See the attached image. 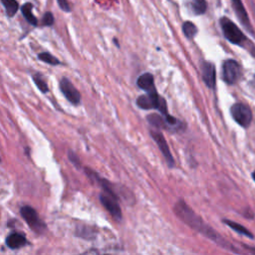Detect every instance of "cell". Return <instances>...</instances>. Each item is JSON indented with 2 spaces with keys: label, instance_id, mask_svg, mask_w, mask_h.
I'll list each match as a JSON object with an SVG mask.
<instances>
[{
  "label": "cell",
  "instance_id": "1",
  "mask_svg": "<svg viewBox=\"0 0 255 255\" xmlns=\"http://www.w3.org/2000/svg\"><path fill=\"white\" fill-rule=\"evenodd\" d=\"M174 211L177 214V216L183 221L185 222L187 225H189L191 228H193L194 230L198 231L199 233H201L202 235H204L205 237L209 238L210 240H212L213 242H215L216 244L220 245L223 248L232 250L234 252H237L235 249H233L232 245H230L228 242H226L224 240V238H222L219 234H217L215 232V230H213L211 227H209L208 225H206L202 219L192 210L190 209V207L182 200H179L175 205H174Z\"/></svg>",
  "mask_w": 255,
  "mask_h": 255
},
{
  "label": "cell",
  "instance_id": "2",
  "mask_svg": "<svg viewBox=\"0 0 255 255\" xmlns=\"http://www.w3.org/2000/svg\"><path fill=\"white\" fill-rule=\"evenodd\" d=\"M136 105L143 110H151L155 109L157 110L163 117H166L169 115L167 113L166 108V102L165 100L160 97L156 91L149 92L146 95H141L136 99Z\"/></svg>",
  "mask_w": 255,
  "mask_h": 255
},
{
  "label": "cell",
  "instance_id": "3",
  "mask_svg": "<svg viewBox=\"0 0 255 255\" xmlns=\"http://www.w3.org/2000/svg\"><path fill=\"white\" fill-rule=\"evenodd\" d=\"M20 213L32 230H34L38 234H42L45 232L47 227L45 223L40 219L36 210L33 207L25 205L20 209Z\"/></svg>",
  "mask_w": 255,
  "mask_h": 255
},
{
  "label": "cell",
  "instance_id": "4",
  "mask_svg": "<svg viewBox=\"0 0 255 255\" xmlns=\"http://www.w3.org/2000/svg\"><path fill=\"white\" fill-rule=\"evenodd\" d=\"M220 25L222 28V32L224 34V37L231 43L240 45L244 40L245 37L241 30L228 18H221Z\"/></svg>",
  "mask_w": 255,
  "mask_h": 255
},
{
  "label": "cell",
  "instance_id": "5",
  "mask_svg": "<svg viewBox=\"0 0 255 255\" xmlns=\"http://www.w3.org/2000/svg\"><path fill=\"white\" fill-rule=\"evenodd\" d=\"M231 116L235 122L243 128L249 127L252 121V113L244 104H235L231 107Z\"/></svg>",
  "mask_w": 255,
  "mask_h": 255
},
{
  "label": "cell",
  "instance_id": "6",
  "mask_svg": "<svg viewBox=\"0 0 255 255\" xmlns=\"http://www.w3.org/2000/svg\"><path fill=\"white\" fill-rule=\"evenodd\" d=\"M240 76V67L234 60H227L222 66V78L227 84H234Z\"/></svg>",
  "mask_w": 255,
  "mask_h": 255
},
{
  "label": "cell",
  "instance_id": "7",
  "mask_svg": "<svg viewBox=\"0 0 255 255\" xmlns=\"http://www.w3.org/2000/svg\"><path fill=\"white\" fill-rule=\"evenodd\" d=\"M150 135L151 137L154 139V141L157 143V146L158 148L160 149L162 155L164 156L165 160H166V163L167 165L171 168L174 166V159L172 157V154L170 152V149H169V146L164 138V136L162 135L161 132L159 131H156V130H151L150 131Z\"/></svg>",
  "mask_w": 255,
  "mask_h": 255
},
{
  "label": "cell",
  "instance_id": "8",
  "mask_svg": "<svg viewBox=\"0 0 255 255\" xmlns=\"http://www.w3.org/2000/svg\"><path fill=\"white\" fill-rule=\"evenodd\" d=\"M60 89L65 98L72 104L78 105L81 102V95L79 91L75 88V86L67 79L62 78L60 81Z\"/></svg>",
  "mask_w": 255,
  "mask_h": 255
},
{
  "label": "cell",
  "instance_id": "9",
  "mask_svg": "<svg viewBox=\"0 0 255 255\" xmlns=\"http://www.w3.org/2000/svg\"><path fill=\"white\" fill-rule=\"evenodd\" d=\"M117 200H118L117 198L113 197L110 194L102 193L100 195V201L104 205V207L110 212V214L116 220H121L122 219V210H121V207Z\"/></svg>",
  "mask_w": 255,
  "mask_h": 255
},
{
  "label": "cell",
  "instance_id": "10",
  "mask_svg": "<svg viewBox=\"0 0 255 255\" xmlns=\"http://www.w3.org/2000/svg\"><path fill=\"white\" fill-rule=\"evenodd\" d=\"M202 79L205 85L213 89L215 86V67L210 62H204L202 65Z\"/></svg>",
  "mask_w": 255,
  "mask_h": 255
},
{
  "label": "cell",
  "instance_id": "11",
  "mask_svg": "<svg viewBox=\"0 0 255 255\" xmlns=\"http://www.w3.org/2000/svg\"><path fill=\"white\" fill-rule=\"evenodd\" d=\"M232 1V5H233V8L236 12V15L237 17L239 18L240 22L246 27V29L248 31H252L251 29V25H250V22H249V18H248V15H247V12L242 4V1L241 0H231Z\"/></svg>",
  "mask_w": 255,
  "mask_h": 255
},
{
  "label": "cell",
  "instance_id": "12",
  "mask_svg": "<svg viewBox=\"0 0 255 255\" xmlns=\"http://www.w3.org/2000/svg\"><path fill=\"white\" fill-rule=\"evenodd\" d=\"M136 85L138 88H140L141 90H144L146 93L156 91L154 88L153 76L150 73H144V74L140 75L137 78Z\"/></svg>",
  "mask_w": 255,
  "mask_h": 255
},
{
  "label": "cell",
  "instance_id": "13",
  "mask_svg": "<svg viewBox=\"0 0 255 255\" xmlns=\"http://www.w3.org/2000/svg\"><path fill=\"white\" fill-rule=\"evenodd\" d=\"M6 244L10 249H18L27 244V239L23 234L14 232L7 237Z\"/></svg>",
  "mask_w": 255,
  "mask_h": 255
},
{
  "label": "cell",
  "instance_id": "14",
  "mask_svg": "<svg viewBox=\"0 0 255 255\" xmlns=\"http://www.w3.org/2000/svg\"><path fill=\"white\" fill-rule=\"evenodd\" d=\"M32 9H33V4L30 3V2L25 3V4L21 7L22 14H23V16L25 17V19L27 20V22L30 23V24L33 25V26H37V25H38V20H37V18L34 16V14H33V12H32Z\"/></svg>",
  "mask_w": 255,
  "mask_h": 255
},
{
  "label": "cell",
  "instance_id": "15",
  "mask_svg": "<svg viewBox=\"0 0 255 255\" xmlns=\"http://www.w3.org/2000/svg\"><path fill=\"white\" fill-rule=\"evenodd\" d=\"M147 122L156 128H168V124L165 121L164 117L159 116L158 114H151L147 116Z\"/></svg>",
  "mask_w": 255,
  "mask_h": 255
},
{
  "label": "cell",
  "instance_id": "16",
  "mask_svg": "<svg viewBox=\"0 0 255 255\" xmlns=\"http://www.w3.org/2000/svg\"><path fill=\"white\" fill-rule=\"evenodd\" d=\"M1 3L5 8L8 17H13L19 8L18 2L16 0H1Z\"/></svg>",
  "mask_w": 255,
  "mask_h": 255
},
{
  "label": "cell",
  "instance_id": "17",
  "mask_svg": "<svg viewBox=\"0 0 255 255\" xmlns=\"http://www.w3.org/2000/svg\"><path fill=\"white\" fill-rule=\"evenodd\" d=\"M223 221H224V223H225L226 225H228L230 228H232L233 230H235L237 233L242 234V235H244V236H247V237H249V238H252V237H253L252 233H250L244 226L240 225L239 223H236V222L231 221V220H226V219L223 220Z\"/></svg>",
  "mask_w": 255,
  "mask_h": 255
},
{
  "label": "cell",
  "instance_id": "18",
  "mask_svg": "<svg viewBox=\"0 0 255 255\" xmlns=\"http://www.w3.org/2000/svg\"><path fill=\"white\" fill-rule=\"evenodd\" d=\"M182 32L187 39H192L197 33V28L192 22L185 21L182 24Z\"/></svg>",
  "mask_w": 255,
  "mask_h": 255
},
{
  "label": "cell",
  "instance_id": "19",
  "mask_svg": "<svg viewBox=\"0 0 255 255\" xmlns=\"http://www.w3.org/2000/svg\"><path fill=\"white\" fill-rule=\"evenodd\" d=\"M207 4L205 0H191V9L196 15H201L205 13Z\"/></svg>",
  "mask_w": 255,
  "mask_h": 255
},
{
  "label": "cell",
  "instance_id": "20",
  "mask_svg": "<svg viewBox=\"0 0 255 255\" xmlns=\"http://www.w3.org/2000/svg\"><path fill=\"white\" fill-rule=\"evenodd\" d=\"M33 81L35 83V85L38 87V89L42 92V93H47L49 91L48 89V85L46 83V81L44 80L43 76L41 74H34L32 76Z\"/></svg>",
  "mask_w": 255,
  "mask_h": 255
},
{
  "label": "cell",
  "instance_id": "21",
  "mask_svg": "<svg viewBox=\"0 0 255 255\" xmlns=\"http://www.w3.org/2000/svg\"><path fill=\"white\" fill-rule=\"evenodd\" d=\"M38 58H39V60H41L47 64H50V65H59L60 64V61L48 52L40 53L38 55Z\"/></svg>",
  "mask_w": 255,
  "mask_h": 255
},
{
  "label": "cell",
  "instance_id": "22",
  "mask_svg": "<svg viewBox=\"0 0 255 255\" xmlns=\"http://www.w3.org/2000/svg\"><path fill=\"white\" fill-rule=\"evenodd\" d=\"M54 24V16L51 12H46L42 18V25L52 26Z\"/></svg>",
  "mask_w": 255,
  "mask_h": 255
},
{
  "label": "cell",
  "instance_id": "23",
  "mask_svg": "<svg viewBox=\"0 0 255 255\" xmlns=\"http://www.w3.org/2000/svg\"><path fill=\"white\" fill-rule=\"evenodd\" d=\"M59 7L64 11V12H70L71 11V7L68 3L67 0H57Z\"/></svg>",
  "mask_w": 255,
  "mask_h": 255
},
{
  "label": "cell",
  "instance_id": "24",
  "mask_svg": "<svg viewBox=\"0 0 255 255\" xmlns=\"http://www.w3.org/2000/svg\"><path fill=\"white\" fill-rule=\"evenodd\" d=\"M69 158H70L71 162H73L74 165H76L78 168L81 166V162H80V160L78 159V157L76 156V154L74 152H72V151L69 152Z\"/></svg>",
  "mask_w": 255,
  "mask_h": 255
},
{
  "label": "cell",
  "instance_id": "25",
  "mask_svg": "<svg viewBox=\"0 0 255 255\" xmlns=\"http://www.w3.org/2000/svg\"><path fill=\"white\" fill-rule=\"evenodd\" d=\"M252 175H253V179H254V180H255V171H254V172H253V174H252Z\"/></svg>",
  "mask_w": 255,
  "mask_h": 255
}]
</instances>
